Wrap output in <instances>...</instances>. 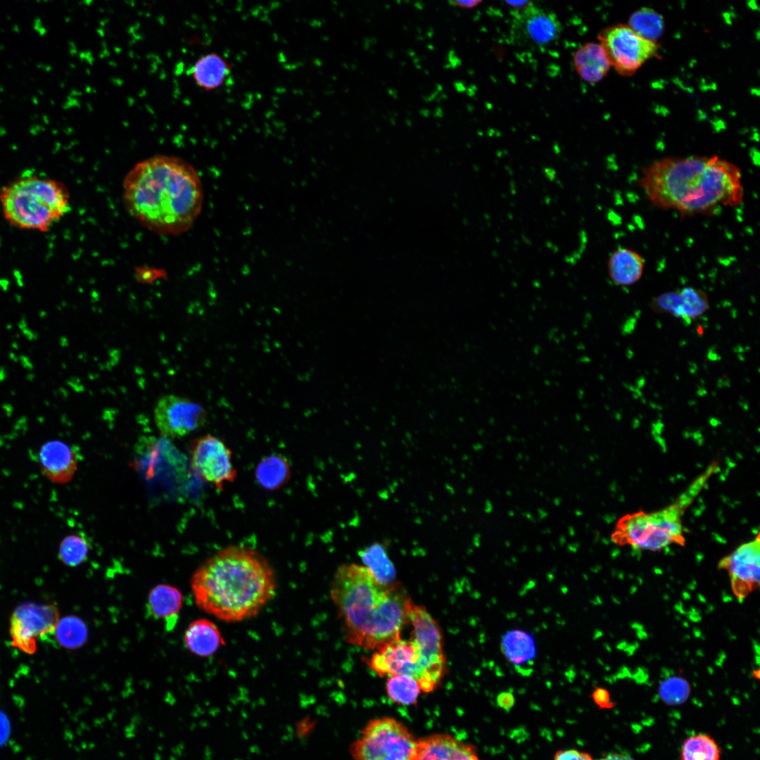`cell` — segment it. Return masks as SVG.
Listing matches in <instances>:
<instances>
[{
    "mask_svg": "<svg viewBox=\"0 0 760 760\" xmlns=\"http://www.w3.org/2000/svg\"><path fill=\"white\" fill-rule=\"evenodd\" d=\"M275 573L268 560L247 546L225 547L193 574L191 588L198 608L224 622L257 616L275 595Z\"/></svg>",
    "mask_w": 760,
    "mask_h": 760,
    "instance_id": "obj_3",
    "label": "cell"
},
{
    "mask_svg": "<svg viewBox=\"0 0 760 760\" xmlns=\"http://www.w3.org/2000/svg\"><path fill=\"white\" fill-rule=\"evenodd\" d=\"M39 459L46 476L56 483L68 482L77 469V453L72 448L59 441L44 444L41 448Z\"/></svg>",
    "mask_w": 760,
    "mask_h": 760,
    "instance_id": "obj_17",
    "label": "cell"
},
{
    "mask_svg": "<svg viewBox=\"0 0 760 760\" xmlns=\"http://www.w3.org/2000/svg\"><path fill=\"white\" fill-rule=\"evenodd\" d=\"M717 467L716 463H712L669 505L657 511L640 510L621 517L612 534V541L620 546L650 552L672 545L683 546V515Z\"/></svg>",
    "mask_w": 760,
    "mask_h": 760,
    "instance_id": "obj_6",
    "label": "cell"
},
{
    "mask_svg": "<svg viewBox=\"0 0 760 760\" xmlns=\"http://www.w3.org/2000/svg\"><path fill=\"white\" fill-rule=\"evenodd\" d=\"M600 760H634V759L631 756H629L628 754H623V753H620V752H613V753L608 754L607 755L604 756V757H602Z\"/></svg>",
    "mask_w": 760,
    "mask_h": 760,
    "instance_id": "obj_36",
    "label": "cell"
},
{
    "mask_svg": "<svg viewBox=\"0 0 760 760\" xmlns=\"http://www.w3.org/2000/svg\"><path fill=\"white\" fill-rule=\"evenodd\" d=\"M638 184L653 206L685 216L709 215L744 198L740 169L716 156L659 159L642 170Z\"/></svg>",
    "mask_w": 760,
    "mask_h": 760,
    "instance_id": "obj_2",
    "label": "cell"
},
{
    "mask_svg": "<svg viewBox=\"0 0 760 760\" xmlns=\"http://www.w3.org/2000/svg\"><path fill=\"white\" fill-rule=\"evenodd\" d=\"M203 407L191 400L175 395H165L157 402L154 421L160 434L178 438L201 429L207 422Z\"/></svg>",
    "mask_w": 760,
    "mask_h": 760,
    "instance_id": "obj_12",
    "label": "cell"
},
{
    "mask_svg": "<svg viewBox=\"0 0 760 760\" xmlns=\"http://www.w3.org/2000/svg\"><path fill=\"white\" fill-rule=\"evenodd\" d=\"M501 651L514 665L529 663L536 657V647L533 636L521 630H511L501 639Z\"/></svg>",
    "mask_w": 760,
    "mask_h": 760,
    "instance_id": "obj_24",
    "label": "cell"
},
{
    "mask_svg": "<svg viewBox=\"0 0 760 760\" xmlns=\"http://www.w3.org/2000/svg\"><path fill=\"white\" fill-rule=\"evenodd\" d=\"M183 600L182 593L176 587L159 584L150 590L147 607L150 614L156 619L165 620L167 630L171 631L178 620Z\"/></svg>",
    "mask_w": 760,
    "mask_h": 760,
    "instance_id": "obj_19",
    "label": "cell"
},
{
    "mask_svg": "<svg viewBox=\"0 0 760 760\" xmlns=\"http://www.w3.org/2000/svg\"><path fill=\"white\" fill-rule=\"evenodd\" d=\"M386 692L394 702L405 705L415 704L422 692L418 682L407 675L389 676L386 682Z\"/></svg>",
    "mask_w": 760,
    "mask_h": 760,
    "instance_id": "obj_30",
    "label": "cell"
},
{
    "mask_svg": "<svg viewBox=\"0 0 760 760\" xmlns=\"http://www.w3.org/2000/svg\"><path fill=\"white\" fill-rule=\"evenodd\" d=\"M233 66L222 55L210 52L201 56L191 68V76L197 86L206 91L221 87L231 74Z\"/></svg>",
    "mask_w": 760,
    "mask_h": 760,
    "instance_id": "obj_18",
    "label": "cell"
},
{
    "mask_svg": "<svg viewBox=\"0 0 760 760\" xmlns=\"http://www.w3.org/2000/svg\"><path fill=\"white\" fill-rule=\"evenodd\" d=\"M650 308L657 314L668 313L685 321H692L707 312L709 302L704 291L688 286L654 297L650 302Z\"/></svg>",
    "mask_w": 760,
    "mask_h": 760,
    "instance_id": "obj_15",
    "label": "cell"
},
{
    "mask_svg": "<svg viewBox=\"0 0 760 760\" xmlns=\"http://www.w3.org/2000/svg\"><path fill=\"white\" fill-rule=\"evenodd\" d=\"M360 555L364 566L380 583L389 585L398 582L395 566L382 545L373 543L362 549Z\"/></svg>",
    "mask_w": 760,
    "mask_h": 760,
    "instance_id": "obj_25",
    "label": "cell"
},
{
    "mask_svg": "<svg viewBox=\"0 0 760 760\" xmlns=\"http://www.w3.org/2000/svg\"><path fill=\"white\" fill-rule=\"evenodd\" d=\"M416 739L401 722L391 717L372 719L350 747L355 760H414Z\"/></svg>",
    "mask_w": 760,
    "mask_h": 760,
    "instance_id": "obj_8",
    "label": "cell"
},
{
    "mask_svg": "<svg viewBox=\"0 0 760 760\" xmlns=\"http://www.w3.org/2000/svg\"><path fill=\"white\" fill-rule=\"evenodd\" d=\"M54 633L58 642L68 649L80 647L88 637L86 624L82 619L74 616L59 620Z\"/></svg>",
    "mask_w": 760,
    "mask_h": 760,
    "instance_id": "obj_28",
    "label": "cell"
},
{
    "mask_svg": "<svg viewBox=\"0 0 760 760\" xmlns=\"http://www.w3.org/2000/svg\"><path fill=\"white\" fill-rule=\"evenodd\" d=\"M531 3H532V1H506V4H507L509 6H512L513 8H514V10H519V9H521L523 8H525L526 6L531 4Z\"/></svg>",
    "mask_w": 760,
    "mask_h": 760,
    "instance_id": "obj_37",
    "label": "cell"
},
{
    "mask_svg": "<svg viewBox=\"0 0 760 760\" xmlns=\"http://www.w3.org/2000/svg\"><path fill=\"white\" fill-rule=\"evenodd\" d=\"M496 702L500 708L508 712L514 707L515 698L512 692L504 691L498 695Z\"/></svg>",
    "mask_w": 760,
    "mask_h": 760,
    "instance_id": "obj_34",
    "label": "cell"
},
{
    "mask_svg": "<svg viewBox=\"0 0 760 760\" xmlns=\"http://www.w3.org/2000/svg\"><path fill=\"white\" fill-rule=\"evenodd\" d=\"M58 608L51 604L23 603L13 612L9 626L12 645L33 654L37 640L55 632L59 621Z\"/></svg>",
    "mask_w": 760,
    "mask_h": 760,
    "instance_id": "obj_11",
    "label": "cell"
},
{
    "mask_svg": "<svg viewBox=\"0 0 760 760\" xmlns=\"http://www.w3.org/2000/svg\"><path fill=\"white\" fill-rule=\"evenodd\" d=\"M718 567L728 572L732 590L737 598L740 601L746 598L759 586V535L722 558Z\"/></svg>",
    "mask_w": 760,
    "mask_h": 760,
    "instance_id": "obj_13",
    "label": "cell"
},
{
    "mask_svg": "<svg viewBox=\"0 0 760 760\" xmlns=\"http://www.w3.org/2000/svg\"><path fill=\"white\" fill-rule=\"evenodd\" d=\"M512 35L518 42L533 46H543L557 39L562 26L556 15L537 7L531 3L519 10H514Z\"/></svg>",
    "mask_w": 760,
    "mask_h": 760,
    "instance_id": "obj_14",
    "label": "cell"
},
{
    "mask_svg": "<svg viewBox=\"0 0 760 760\" xmlns=\"http://www.w3.org/2000/svg\"><path fill=\"white\" fill-rule=\"evenodd\" d=\"M255 474L256 480L263 488L275 490L288 482L291 476V468L286 458L274 454L260 461Z\"/></svg>",
    "mask_w": 760,
    "mask_h": 760,
    "instance_id": "obj_23",
    "label": "cell"
},
{
    "mask_svg": "<svg viewBox=\"0 0 760 760\" xmlns=\"http://www.w3.org/2000/svg\"><path fill=\"white\" fill-rule=\"evenodd\" d=\"M452 6H455L464 8H471L476 6L481 1H451L449 2Z\"/></svg>",
    "mask_w": 760,
    "mask_h": 760,
    "instance_id": "obj_35",
    "label": "cell"
},
{
    "mask_svg": "<svg viewBox=\"0 0 760 760\" xmlns=\"http://www.w3.org/2000/svg\"><path fill=\"white\" fill-rule=\"evenodd\" d=\"M690 692L688 682L678 676H673L663 680L659 687L661 699L666 704H680L686 701Z\"/></svg>",
    "mask_w": 760,
    "mask_h": 760,
    "instance_id": "obj_31",
    "label": "cell"
},
{
    "mask_svg": "<svg viewBox=\"0 0 760 760\" xmlns=\"http://www.w3.org/2000/svg\"><path fill=\"white\" fill-rule=\"evenodd\" d=\"M189 451L194 471L218 490L236 480L232 452L221 438L210 434L200 436L191 441Z\"/></svg>",
    "mask_w": 760,
    "mask_h": 760,
    "instance_id": "obj_10",
    "label": "cell"
},
{
    "mask_svg": "<svg viewBox=\"0 0 760 760\" xmlns=\"http://www.w3.org/2000/svg\"><path fill=\"white\" fill-rule=\"evenodd\" d=\"M409 623L412 629L408 639L400 635L386 642L365 662L380 676H410L418 682L422 692H430L446 671L442 631L426 609L414 603Z\"/></svg>",
    "mask_w": 760,
    "mask_h": 760,
    "instance_id": "obj_5",
    "label": "cell"
},
{
    "mask_svg": "<svg viewBox=\"0 0 760 760\" xmlns=\"http://www.w3.org/2000/svg\"><path fill=\"white\" fill-rule=\"evenodd\" d=\"M574 65L580 77L590 83L601 80L611 67L601 45L593 42L584 44L575 52Z\"/></svg>",
    "mask_w": 760,
    "mask_h": 760,
    "instance_id": "obj_22",
    "label": "cell"
},
{
    "mask_svg": "<svg viewBox=\"0 0 760 760\" xmlns=\"http://www.w3.org/2000/svg\"><path fill=\"white\" fill-rule=\"evenodd\" d=\"M592 697L595 703L602 709H609L614 707L611 701L609 692L604 688L597 687L593 692Z\"/></svg>",
    "mask_w": 760,
    "mask_h": 760,
    "instance_id": "obj_33",
    "label": "cell"
},
{
    "mask_svg": "<svg viewBox=\"0 0 760 760\" xmlns=\"http://www.w3.org/2000/svg\"><path fill=\"white\" fill-rule=\"evenodd\" d=\"M0 205L11 226L37 232L49 230L71 209L67 187L38 175L21 176L3 186Z\"/></svg>",
    "mask_w": 760,
    "mask_h": 760,
    "instance_id": "obj_7",
    "label": "cell"
},
{
    "mask_svg": "<svg viewBox=\"0 0 760 760\" xmlns=\"http://www.w3.org/2000/svg\"><path fill=\"white\" fill-rule=\"evenodd\" d=\"M91 548L89 538L80 533L65 536L60 543L58 557L66 566L75 567L84 562Z\"/></svg>",
    "mask_w": 760,
    "mask_h": 760,
    "instance_id": "obj_29",
    "label": "cell"
},
{
    "mask_svg": "<svg viewBox=\"0 0 760 760\" xmlns=\"http://www.w3.org/2000/svg\"><path fill=\"white\" fill-rule=\"evenodd\" d=\"M125 205L141 225L162 234L176 235L195 222L203 191L195 168L184 160L156 155L137 163L123 182Z\"/></svg>",
    "mask_w": 760,
    "mask_h": 760,
    "instance_id": "obj_1",
    "label": "cell"
},
{
    "mask_svg": "<svg viewBox=\"0 0 760 760\" xmlns=\"http://www.w3.org/2000/svg\"><path fill=\"white\" fill-rule=\"evenodd\" d=\"M329 593L346 641L367 650L401 635L414 603L399 582L383 585L354 563L338 567Z\"/></svg>",
    "mask_w": 760,
    "mask_h": 760,
    "instance_id": "obj_4",
    "label": "cell"
},
{
    "mask_svg": "<svg viewBox=\"0 0 760 760\" xmlns=\"http://www.w3.org/2000/svg\"><path fill=\"white\" fill-rule=\"evenodd\" d=\"M184 640L191 652L203 657L211 656L225 645L217 626L206 619L193 621L185 631Z\"/></svg>",
    "mask_w": 760,
    "mask_h": 760,
    "instance_id": "obj_20",
    "label": "cell"
},
{
    "mask_svg": "<svg viewBox=\"0 0 760 760\" xmlns=\"http://www.w3.org/2000/svg\"><path fill=\"white\" fill-rule=\"evenodd\" d=\"M680 754L681 760H719L721 750L710 735L699 733L684 741Z\"/></svg>",
    "mask_w": 760,
    "mask_h": 760,
    "instance_id": "obj_27",
    "label": "cell"
},
{
    "mask_svg": "<svg viewBox=\"0 0 760 760\" xmlns=\"http://www.w3.org/2000/svg\"><path fill=\"white\" fill-rule=\"evenodd\" d=\"M414 760H480L471 745L446 734H434L418 739Z\"/></svg>",
    "mask_w": 760,
    "mask_h": 760,
    "instance_id": "obj_16",
    "label": "cell"
},
{
    "mask_svg": "<svg viewBox=\"0 0 760 760\" xmlns=\"http://www.w3.org/2000/svg\"><path fill=\"white\" fill-rule=\"evenodd\" d=\"M554 760H593V759L586 752L576 749H564L557 752Z\"/></svg>",
    "mask_w": 760,
    "mask_h": 760,
    "instance_id": "obj_32",
    "label": "cell"
},
{
    "mask_svg": "<svg viewBox=\"0 0 760 760\" xmlns=\"http://www.w3.org/2000/svg\"><path fill=\"white\" fill-rule=\"evenodd\" d=\"M598 39L610 65L625 76L633 74L658 51L655 42L641 37L628 25L607 27L599 33Z\"/></svg>",
    "mask_w": 760,
    "mask_h": 760,
    "instance_id": "obj_9",
    "label": "cell"
},
{
    "mask_svg": "<svg viewBox=\"0 0 760 760\" xmlns=\"http://www.w3.org/2000/svg\"><path fill=\"white\" fill-rule=\"evenodd\" d=\"M628 25L641 37L655 42L664 31V22L657 11L642 8L631 14Z\"/></svg>",
    "mask_w": 760,
    "mask_h": 760,
    "instance_id": "obj_26",
    "label": "cell"
},
{
    "mask_svg": "<svg viewBox=\"0 0 760 760\" xmlns=\"http://www.w3.org/2000/svg\"><path fill=\"white\" fill-rule=\"evenodd\" d=\"M642 256L632 249L619 248L609 256L607 270L610 279L618 286H627L638 282L644 272Z\"/></svg>",
    "mask_w": 760,
    "mask_h": 760,
    "instance_id": "obj_21",
    "label": "cell"
}]
</instances>
